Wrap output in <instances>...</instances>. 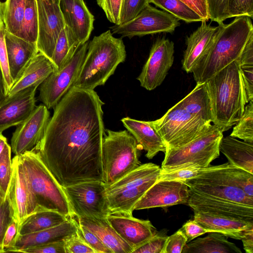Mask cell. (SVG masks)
<instances>
[{"mask_svg":"<svg viewBox=\"0 0 253 253\" xmlns=\"http://www.w3.org/2000/svg\"><path fill=\"white\" fill-rule=\"evenodd\" d=\"M78 223L77 218L75 215L61 224L48 229L25 235L18 234L13 246L7 252H20L31 247L63 240L76 232Z\"/></svg>","mask_w":253,"mask_h":253,"instance_id":"24","label":"cell"},{"mask_svg":"<svg viewBox=\"0 0 253 253\" xmlns=\"http://www.w3.org/2000/svg\"><path fill=\"white\" fill-rule=\"evenodd\" d=\"M149 3L171 14L179 20L187 23L203 21L201 17L194 10L180 0H147Z\"/></svg>","mask_w":253,"mask_h":253,"instance_id":"37","label":"cell"},{"mask_svg":"<svg viewBox=\"0 0 253 253\" xmlns=\"http://www.w3.org/2000/svg\"><path fill=\"white\" fill-rule=\"evenodd\" d=\"M238 61L241 67L253 66V35L249 39Z\"/></svg>","mask_w":253,"mask_h":253,"instance_id":"57","label":"cell"},{"mask_svg":"<svg viewBox=\"0 0 253 253\" xmlns=\"http://www.w3.org/2000/svg\"><path fill=\"white\" fill-rule=\"evenodd\" d=\"M53 71L51 61L43 54L39 52L24 68L8 91L7 96L29 87H38Z\"/></svg>","mask_w":253,"mask_h":253,"instance_id":"27","label":"cell"},{"mask_svg":"<svg viewBox=\"0 0 253 253\" xmlns=\"http://www.w3.org/2000/svg\"><path fill=\"white\" fill-rule=\"evenodd\" d=\"M221 27L212 26L205 21L187 37L186 40V48L182 60V67L187 73H192L199 60L213 42Z\"/></svg>","mask_w":253,"mask_h":253,"instance_id":"23","label":"cell"},{"mask_svg":"<svg viewBox=\"0 0 253 253\" xmlns=\"http://www.w3.org/2000/svg\"><path fill=\"white\" fill-rule=\"evenodd\" d=\"M74 215L78 218H106L110 214L101 181H86L63 187Z\"/></svg>","mask_w":253,"mask_h":253,"instance_id":"11","label":"cell"},{"mask_svg":"<svg viewBox=\"0 0 253 253\" xmlns=\"http://www.w3.org/2000/svg\"><path fill=\"white\" fill-rule=\"evenodd\" d=\"M246 104L243 114L230 136L253 143V101Z\"/></svg>","mask_w":253,"mask_h":253,"instance_id":"38","label":"cell"},{"mask_svg":"<svg viewBox=\"0 0 253 253\" xmlns=\"http://www.w3.org/2000/svg\"><path fill=\"white\" fill-rule=\"evenodd\" d=\"M27 0H6L4 2V24L9 33L18 36Z\"/></svg>","mask_w":253,"mask_h":253,"instance_id":"36","label":"cell"},{"mask_svg":"<svg viewBox=\"0 0 253 253\" xmlns=\"http://www.w3.org/2000/svg\"><path fill=\"white\" fill-rule=\"evenodd\" d=\"M108 20L114 25H119L123 0H96Z\"/></svg>","mask_w":253,"mask_h":253,"instance_id":"49","label":"cell"},{"mask_svg":"<svg viewBox=\"0 0 253 253\" xmlns=\"http://www.w3.org/2000/svg\"><path fill=\"white\" fill-rule=\"evenodd\" d=\"M104 104L94 89L72 86L54 107L42 138L32 149L63 187L102 181Z\"/></svg>","mask_w":253,"mask_h":253,"instance_id":"1","label":"cell"},{"mask_svg":"<svg viewBox=\"0 0 253 253\" xmlns=\"http://www.w3.org/2000/svg\"><path fill=\"white\" fill-rule=\"evenodd\" d=\"M5 42L10 75L14 83L29 62L39 52L36 43L24 40L6 30Z\"/></svg>","mask_w":253,"mask_h":253,"instance_id":"25","label":"cell"},{"mask_svg":"<svg viewBox=\"0 0 253 253\" xmlns=\"http://www.w3.org/2000/svg\"><path fill=\"white\" fill-rule=\"evenodd\" d=\"M228 0H206L209 19L218 24L229 18L227 12Z\"/></svg>","mask_w":253,"mask_h":253,"instance_id":"45","label":"cell"},{"mask_svg":"<svg viewBox=\"0 0 253 253\" xmlns=\"http://www.w3.org/2000/svg\"><path fill=\"white\" fill-rule=\"evenodd\" d=\"M38 35L37 45L39 52L50 61L58 38L66 26L60 7V0H37Z\"/></svg>","mask_w":253,"mask_h":253,"instance_id":"14","label":"cell"},{"mask_svg":"<svg viewBox=\"0 0 253 253\" xmlns=\"http://www.w3.org/2000/svg\"><path fill=\"white\" fill-rule=\"evenodd\" d=\"M205 84L212 122L222 132L227 131L239 121L248 103L239 61L232 62Z\"/></svg>","mask_w":253,"mask_h":253,"instance_id":"2","label":"cell"},{"mask_svg":"<svg viewBox=\"0 0 253 253\" xmlns=\"http://www.w3.org/2000/svg\"><path fill=\"white\" fill-rule=\"evenodd\" d=\"M222 133L215 125H211L200 135L185 145L166 150L161 169H170L185 165L210 166L219 156Z\"/></svg>","mask_w":253,"mask_h":253,"instance_id":"8","label":"cell"},{"mask_svg":"<svg viewBox=\"0 0 253 253\" xmlns=\"http://www.w3.org/2000/svg\"><path fill=\"white\" fill-rule=\"evenodd\" d=\"M69 218L60 212L38 205L19 225L18 234L36 232L58 225Z\"/></svg>","mask_w":253,"mask_h":253,"instance_id":"32","label":"cell"},{"mask_svg":"<svg viewBox=\"0 0 253 253\" xmlns=\"http://www.w3.org/2000/svg\"><path fill=\"white\" fill-rule=\"evenodd\" d=\"M140 146L127 130L105 129L101 147L102 182L106 188L140 165Z\"/></svg>","mask_w":253,"mask_h":253,"instance_id":"6","label":"cell"},{"mask_svg":"<svg viewBox=\"0 0 253 253\" xmlns=\"http://www.w3.org/2000/svg\"><path fill=\"white\" fill-rule=\"evenodd\" d=\"M7 92L3 73L0 64V104L6 97Z\"/></svg>","mask_w":253,"mask_h":253,"instance_id":"59","label":"cell"},{"mask_svg":"<svg viewBox=\"0 0 253 253\" xmlns=\"http://www.w3.org/2000/svg\"><path fill=\"white\" fill-rule=\"evenodd\" d=\"M88 42L82 44L69 62L60 70L53 71L40 85L39 99L47 108H54L72 86L84 59Z\"/></svg>","mask_w":253,"mask_h":253,"instance_id":"13","label":"cell"},{"mask_svg":"<svg viewBox=\"0 0 253 253\" xmlns=\"http://www.w3.org/2000/svg\"><path fill=\"white\" fill-rule=\"evenodd\" d=\"M180 229L187 238L188 242L202 235L209 233L207 229L194 219L188 220Z\"/></svg>","mask_w":253,"mask_h":253,"instance_id":"53","label":"cell"},{"mask_svg":"<svg viewBox=\"0 0 253 253\" xmlns=\"http://www.w3.org/2000/svg\"><path fill=\"white\" fill-rule=\"evenodd\" d=\"M161 169L153 163L141 164L106 188L105 197L110 214L132 215L135 204L158 180Z\"/></svg>","mask_w":253,"mask_h":253,"instance_id":"7","label":"cell"},{"mask_svg":"<svg viewBox=\"0 0 253 253\" xmlns=\"http://www.w3.org/2000/svg\"><path fill=\"white\" fill-rule=\"evenodd\" d=\"M11 152V147L7 143L0 154V189L5 198L12 172Z\"/></svg>","mask_w":253,"mask_h":253,"instance_id":"41","label":"cell"},{"mask_svg":"<svg viewBox=\"0 0 253 253\" xmlns=\"http://www.w3.org/2000/svg\"><path fill=\"white\" fill-rule=\"evenodd\" d=\"M66 25L81 44L88 40L93 29L94 17L84 0H60Z\"/></svg>","mask_w":253,"mask_h":253,"instance_id":"22","label":"cell"},{"mask_svg":"<svg viewBox=\"0 0 253 253\" xmlns=\"http://www.w3.org/2000/svg\"><path fill=\"white\" fill-rule=\"evenodd\" d=\"M225 168L235 184L249 197L253 198V174L225 163Z\"/></svg>","mask_w":253,"mask_h":253,"instance_id":"40","label":"cell"},{"mask_svg":"<svg viewBox=\"0 0 253 253\" xmlns=\"http://www.w3.org/2000/svg\"><path fill=\"white\" fill-rule=\"evenodd\" d=\"M187 242V238L180 229L168 237L163 253H181Z\"/></svg>","mask_w":253,"mask_h":253,"instance_id":"51","label":"cell"},{"mask_svg":"<svg viewBox=\"0 0 253 253\" xmlns=\"http://www.w3.org/2000/svg\"><path fill=\"white\" fill-rule=\"evenodd\" d=\"M181 253H242L228 237L218 232H209L205 237L198 238L186 244Z\"/></svg>","mask_w":253,"mask_h":253,"instance_id":"31","label":"cell"},{"mask_svg":"<svg viewBox=\"0 0 253 253\" xmlns=\"http://www.w3.org/2000/svg\"><path fill=\"white\" fill-rule=\"evenodd\" d=\"M12 172L6 198L13 217L20 224L37 207L38 203L24 174L19 157L12 159Z\"/></svg>","mask_w":253,"mask_h":253,"instance_id":"16","label":"cell"},{"mask_svg":"<svg viewBox=\"0 0 253 253\" xmlns=\"http://www.w3.org/2000/svg\"><path fill=\"white\" fill-rule=\"evenodd\" d=\"M4 2L0 1V26L4 24Z\"/></svg>","mask_w":253,"mask_h":253,"instance_id":"60","label":"cell"},{"mask_svg":"<svg viewBox=\"0 0 253 253\" xmlns=\"http://www.w3.org/2000/svg\"><path fill=\"white\" fill-rule=\"evenodd\" d=\"M82 44L66 25L58 38L51 62L53 71H58L71 60Z\"/></svg>","mask_w":253,"mask_h":253,"instance_id":"34","label":"cell"},{"mask_svg":"<svg viewBox=\"0 0 253 253\" xmlns=\"http://www.w3.org/2000/svg\"><path fill=\"white\" fill-rule=\"evenodd\" d=\"M240 69L249 103L250 101H253V66L240 67Z\"/></svg>","mask_w":253,"mask_h":253,"instance_id":"55","label":"cell"},{"mask_svg":"<svg viewBox=\"0 0 253 253\" xmlns=\"http://www.w3.org/2000/svg\"><path fill=\"white\" fill-rule=\"evenodd\" d=\"M76 232L96 253H112L111 250L102 243L95 234L79 222Z\"/></svg>","mask_w":253,"mask_h":253,"instance_id":"46","label":"cell"},{"mask_svg":"<svg viewBox=\"0 0 253 253\" xmlns=\"http://www.w3.org/2000/svg\"><path fill=\"white\" fill-rule=\"evenodd\" d=\"M37 86H31L8 95L0 104V133L23 123L36 107Z\"/></svg>","mask_w":253,"mask_h":253,"instance_id":"20","label":"cell"},{"mask_svg":"<svg viewBox=\"0 0 253 253\" xmlns=\"http://www.w3.org/2000/svg\"><path fill=\"white\" fill-rule=\"evenodd\" d=\"M168 237L165 232H157L132 253H163Z\"/></svg>","mask_w":253,"mask_h":253,"instance_id":"43","label":"cell"},{"mask_svg":"<svg viewBox=\"0 0 253 253\" xmlns=\"http://www.w3.org/2000/svg\"><path fill=\"white\" fill-rule=\"evenodd\" d=\"M65 253H96L77 233L64 239Z\"/></svg>","mask_w":253,"mask_h":253,"instance_id":"50","label":"cell"},{"mask_svg":"<svg viewBox=\"0 0 253 253\" xmlns=\"http://www.w3.org/2000/svg\"><path fill=\"white\" fill-rule=\"evenodd\" d=\"M209 232H218L241 240L244 232L253 227V222L229 217L194 212V219Z\"/></svg>","mask_w":253,"mask_h":253,"instance_id":"28","label":"cell"},{"mask_svg":"<svg viewBox=\"0 0 253 253\" xmlns=\"http://www.w3.org/2000/svg\"><path fill=\"white\" fill-rule=\"evenodd\" d=\"M50 114L44 104L36 106L31 115L17 126L11 139V149L15 155L32 150L42 138Z\"/></svg>","mask_w":253,"mask_h":253,"instance_id":"17","label":"cell"},{"mask_svg":"<svg viewBox=\"0 0 253 253\" xmlns=\"http://www.w3.org/2000/svg\"><path fill=\"white\" fill-rule=\"evenodd\" d=\"M253 35L252 19L236 17L221 27L211 45L199 60L192 73L197 84L204 83L232 62L238 60Z\"/></svg>","mask_w":253,"mask_h":253,"instance_id":"3","label":"cell"},{"mask_svg":"<svg viewBox=\"0 0 253 253\" xmlns=\"http://www.w3.org/2000/svg\"><path fill=\"white\" fill-rule=\"evenodd\" d=\"M247 253H253V227L245 230L241 239Z\"/></svg>","mask_w":253,"mask_h":253,"instance_id":"58","label":"cell"},{"mask_svg":"<svg viewBox=\"0 0 253 253\" xmlns=\"http://www.w3.org/2000/svg\"><path fill=\"white\" fill-rule=\"evenodd\" d=\"M227 12L229 18L248 16L253 18V0H228Z\"/></svg>","mask_w":253,"mask_h":253,"instance_id":"44","label":"cell"},{"mask_svg":"<svg viewBox=\"0 0 253 253\" xmlns=\"http://www.w3.org/2000/svg\"><path fill=\"white\" fill-rule=\"evenodd\" d=\"M126 58L123 41L114 37L110 30L94 36L88 42L84 59L72 86L94 89L104 85Z\"/></svg>","mask_w":253,"mask_h":253,"instance_id":"4","label":"cell"},{"mask_svg":"<svg viewBox=\"0 0 253 253\" xmlns=\"http://www.w3.org/2000/svg\"><path fill=\"white\" fill-rule=\"evenodd\" d=\"M188 6L202 19L203 21L209 20L206 0H180Z\"/></svg>","mask_w":253,"mask_h":253,"instance_id":"56","label":"cell"},{"mask_svg":"<svg viewBox=\"0 0 253 253\" xmlns=\"http://www.w3.org/2000/svg\"><path fill=\"white\" fill-rule=\"evenodd\" d=\"M20 253H65L64 241L63 240L31 247L22 250Z\"/></svg>","mask_w":253,"mask_h":253,"instance_id":"52","label":"cell"},{"mask_svg":"<svg viewBox=\"0 0 253 253\" xmlns=\"http://www.w3.org/2000/svg\"><path fill=\"white\" fill-rule=\"evenodd\" d=\"M174 53L173 42L165 38L156 40L137 78L142 87L152 90L162 84L173 63Z\"/></svg>","mask_w":253,"mask_h":253,"instance_id":"15","label":"cell"},{"mask_svg":"<svg viewBox=\"0 0 253 253\" xmlns=\"http://www.w3.org/2000/svg\"><path fill=\"white\" fill-rule=\"evenodd\" d=\"M19 224L13 218L8 225L3 236L2 247L4 252L11 248L18 234Z\"/></svg>","mask_w":253,"mask_h":253,"instance_id":"54","label":"cell"},{"mask_svg":"<svg viewBox=\"0 0 253 253\" xmlns=\"http://www.w3.org/2000/svg\"><path fill=\"white\" fill-rule=\"evenodd\" d=\"M149 4L147 0H123L119 25L134 18Z\"/></svg>","mask_w":253,"mask_h":253,"instance_id":"42","label":"cell"},{"mask_svg":"<svg viewBox=\"0 0 253 253\" xmlns=\"http://www.w3.org/2000/svg\"><path fill=\"white\" fill-rule=\"evenodd\" d=\"M177 103L190 113L208 123L212 122L210 100L205 83L197 84L195 88Z\"/></svg>","mask_w":253,"mask_h":253,"instance_id":"33","label":"cell"},{"mask_svg":"<svg viewBox=\"0 0 253 253\" xmlns=\"http://www.w3.org/2000/svg\"><path fill=\"white\" fill-rule=\"evenodd\" d=\"M209 167L204 168L196 165H185L170 169H161L160 175L157 181L178 180L184 182L202 174L208 169Z\"/></svg>","mask_w":253,"mask_h":253,"instance_id":"39","label":"cell"},{"mask_svg":"<svg viewBox=\"0 0 253 253\" xmlns=\"http://www.w3.org/2000/svg\"><path fill=\"white\" fill-rule=\"evenodd\" d=\"M13 218L8 201L0 189V253H4L2 247L3 238Z\"/></svg>","mask_w":253,"mask_h":253,"instance_id":"47","label":"cell"},{"mask_svg":"<svg viewBox=\"0 0 253 253\" xmlns=\"http://www.w3.org/2000/svg\"><path fill=\"white\" fill-rule=\"evenodd\" d=\"M38 35V10L37 0H27L25 10L18 36L36 43Z\"/></svg>","mask_w":253,"mask_h":253,"instance_id":"35","label":"cell"},{"mask_svg":"<svg viewBox=\"0 0 253 253\" xmlns=\"http://www.w3.org/2000/svg\"><path fill=\"white\" fill-rule=\"evenodd\" d=\"M187 204L194 212L253 222V207L214 198L198 193L190 189Z\"/></svg>","mask_w":253,"mask_h":253,"instance_id":"19","label":"cell"},{"mask_svg":"<svg viewBox=\"0 0 253 253\" xmlns=\"http://www.w3.org/2000/svg\"><path fill=\"white\" fill-rule=\"evenodd\" d=\"M7 143V142L6 137H4L2 133H0V154Z\"/></svg>","mask_w":253,"mask_h":253,"instance_id":"61","label":"cell"},{"mask_svg":"<svg viewBox=\"0 0 253 253\" xmlns=\"http://www.w3.org/2000/svg\"><path fill=\"white\" fill-rule=\"evenodd\" d=\"M188 197L189 188L184 182L159 181L151 186L137 202L134 211L187 204Z\"/></svg>","mask_w":253,"mask_h":253,"instance_id":"18","label":"cell"},{"mask_svg":"<svg viewBox=\"0 0 253 253\" xmlns=\"http://www.w3.org/2000/svg\"><path fill=\"white\" fill-rule=\"evenodd\" d=\"M24 174L38 205L65 216H75L64 188L34 150L18 155Z\"/></svg>","mask_w":253,"mask_h":253,"instance_id":"5","label":"cell"},{"mask_svg":"<svg viewBox=\"0 0 253 253\" xmlns=\"http://www.w3.org/2000/svg\"><path fill=\"white\" fill-rule=\"evenodd\" d=\"M219 148L230 165L253 174V143L229 135L222 137Z\"/></svg>","mask_w":253,"mask_h":253,"instance_id":"30","label":"cell"},{"mask_svg":"<svg viewBox=\"0 0 253 253\" xmlns=\"http://www.w3.org/2000/svg\"><path fill=\"white\" fill-rule=\"evenodd\" d=\"M121 121L141 149L146 152L145 156L148 159H152L159 152H166L165 144L152 121H139L129 117L124 118Z\"/></svg>","mask_w":253,"mask_h":253,"instance_id":"26","label":"cell"},{"mask_svg":"<svg viewBox=\"0 0 253 253\" xmlns=\"http://www.w3.org/2000/svg\"><path fill=\"white\" fill-rule=\"evenodd\" d=\"M5 24L0 26V64L3 73L7 91L9 90L14 83L11 78L8 62L7 50L5 42ZM7 92V93H8Z\"/></svg>","mask_w":253,"mask_h":253,"instance_id":"48","label":"cell"},{"mask_svg":"<svg viewBox=\"0 0 253 253\" xmlns=\"http://www.w3.org/2000/svg\"><path fill=\"white\" fill-rule=\"evenodd\" d=\"M184 182L198 193L253 207V198L235 184L226 171L225 163L210 166L202 174Z\"/></svg>","mask_w":253,"mask_h":253,"instance_id":"10","label":"cell"},{"mask_svg":"<svg viewBox=\"0 0 253 253\" xmlns=\"http://www.w3.org/2000/svg\"><path fill=\"white\" fill-rule=\"evenodd\" d=\"M106 218L111 226L133 251L157 233L155 228L149 220L140 219L132 215L122 213L109 214Z\"/></svg>","mask_w":253,"mask_h":253,"instance_id":"21","label":"cell"},{"mask_svg":"<svg viewBox=\"0 0 253 253\" xmlns=\"http://www.w3.org/2000/svg\"><path fill=\"white\" fill-rule=\"evenodd\" d=\"M152 123L162 138L166 150L185 145L200 135L211 125V123L190 113L177 103L163 116Z\"/></svg>","mask_w":253,"mask_h":253,"instance_id":"9","label":"cell"},{"mask_svg":"<svg viewBox=\"0 0 253 253\" xmlns=\"http://www.w3.org/2000/svg\"><path fill=\"white\" fill-rule=\"evenodd\" d=\"M77 218L80 224L95 234L112 253H132V249L118 235L106 218Z\"/></svg>","mask_w":253,"mask_h":253,"instance_id":"29","label":"cell"},{"mask_svg":"<svg viewBox=\"0 0 253 253\" xmlns=\"http://www.w3.org/2000/svg\"><path fill=\"white\" fill-rule=\"evenodd\" d=\"M179 20L171 14L148 4L131 20L111 27L113 34L129 39L160 33H172L180 25Z\"/></svg>","mask_w":253,"mask_h":253,"instance_id":"12","label":"cell"}]
</instances>
